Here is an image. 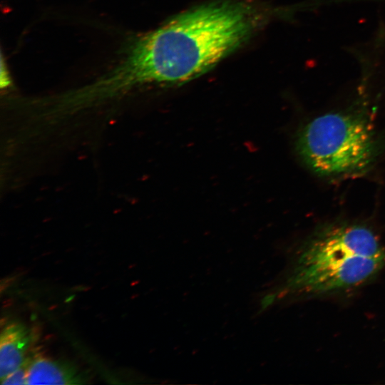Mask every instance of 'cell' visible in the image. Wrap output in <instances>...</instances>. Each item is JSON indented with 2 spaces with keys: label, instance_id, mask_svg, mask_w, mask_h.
I'll return each mask as SVG.
<instances>
[{
  "label": "cell",
  "instance_id": "obj_7",
  "mask_svg": "<svg viewBox=\"0 0 385 385\" xmlns=\"http://www.w3.org/2000/svg\"><path fill=\"white\" fill-rule=\"evenodd\" d=\"M29 359L19 368L1 379L2 385L26 384L28 364Z\"/></svg>",
  "mask_w": 385,
  "mask_h": 385
},
{
  "label": "cell",
  "instance_id": "obj_1",
  "mask_svg": "<svg viewBox=\"0 0 385 385\" xmlns=\"http://www.w3.org/2000/svg\"><path fill=\"white\" fill-rule=\"evenodd\" d=\"M257 6L219 0L191 9L153 31L132 37L118 61L96 81L106 99L145 86L195 79L247 41L261 25Z\"/></svg>",
  "mask_w": 385,
  "mask_h": 385
},
{
  "label": "cell",
  "instance_id": "obj_8",
  "mask_svg": "<svg viewBox=\"0 0 385 385\" xmlns=\"http://www.w3.org/2000/svg\"><path fill=\"white\" fill-rule=\"evenodd\" d=\"M1 88L3 89L4 88H7L11 85V81L10 77L9 75L8 70L6 68V66L4 65V59L1 58Z\"/></svg>",
  "mask_w": 385,
  "mask_h": 385
},
{
  "label": "cell",
  "instance_id": "obj_5",
  "mask_svg": "<svg viewBox=\"0 0 385 385\" xmlns=\"http://www.w3.org/2000/svg\"><path fill=\"white\" fill-rule=\"evenodd\" d=\"M88 374L73 364L35 354L28 364L26 384H83Z\"/></svg>",
  "mask_w": 385,
  "mask_h": 385
},
{
  "label": "cell",
  "instance_id": "obj_4",
  "mask_svg": "<svg viewBox=\"0 0 385 385\" xmlns=\"http://www.w3.org/2000/svg\"><path fill=\"white\" fill-rule=\"evenodd\" d=\"M384 255L385 248L371 230L360 225H340L318 232L304 248L297 265L340 260L352 256Z\"/></svg>",
  "mask_w": 385,
  "mask_h": 385
},
{
  "label": "cell",
  "instance_id": "obj_6",
  "mask_svg": "<svg viewBox=\"0 0 385 385\" xmlns=\"http://www.w3.org/2000/svg\"><path fill=\"white\" fill-rule=\"evenodd\" d=\"M32 339L31 331L22 323L11 322L2 329L0 337V379L26 361Z\"/></svg>",
  "mask_w": 385,
  "mask_h": 385
},
{
  "label": "cell",
  "instance_id": "obj_3",
  "mask_svg": "<svg viewBox=\"0 0 385 385\" xmlns=\"http://www.w3.org/2000/svg\"><path fill=\"white\" fill-rule=\"evenodd\" d=\"M385 266V255L352 256L308 265H297L290 286L307 294H324L359 286Z\"/></svg>",
  "mask_w": 385,
  "mask_h": 385
},
{
  "label": "cell",
  "instance_id": "obj_2",
  "mask_svg": "<svg viewBox=\"0 0 385 385\" xmlns=\"http://www.w3.org/2000/svg\"><path fill=\"white\" fill-rule=\"evenodd\" d=\"M296 149L313 171L333 175L365 168L373 156L374 141L367 123L359 117L328 113L302 128Z\"/></svg>",
  "mask_w": 385,
  "mask_h": 385
}]
</instances>
